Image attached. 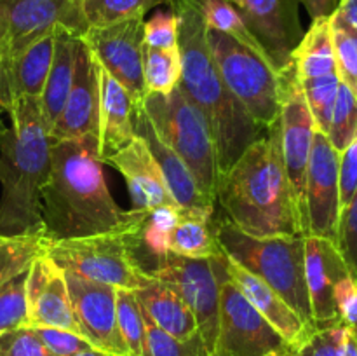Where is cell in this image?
Listing matches in <instances>:
<instances>
[{
  "instance_id": "cell-1",
  "label": "cell",
  "mask_w": 357,
  "mask_h": 356,
  "mask_svg": "<svg viewBox=\"0 0 357 356\" xmlns=\"http://www.w3.org/2000/svg\"><path fill=\"white\" fill-rule=\"evenodd\" d=\"M98 135L52 142L51 170L42 191V223L51 241L119 229L139 209L119 208L107 187Z\"/></svg>"
},
{
  "instance_id": "cell-2",
  "label": "cell",
  "mask_w": 357,
  "mask_h": 356,
  "mask_svg": "<svg viewBox=\"0 0 357 356\" xmlns=\"http://www.w3.org/2000/svg\"><path fill=\"white\" fill-rule=\"evenodd\" d=\"M167 6L178 16L181 58L178 86L204 115L215 142L218 173L223 177L251 143L267 135V129L255 122L223 82L209 52L206 24L197 7L190 0H167Z\"/></svg>"
},
{
  "instance_id": "cell-3",
  "label": "cell",
  "mask_w": 357,
  "mask_h": 356,
  "mask_svg": "<svg viewBox=\"0 0 357 356\" xmlns=\"http://www.w3.org/2000/svg\"><path fill=\"white\" fill-rule=\"evenodd\" d=\"M216 202L237 229L251 236H305L274 122L220 177Z\"/></svg>"
},
{
  "instance_id": "cell-4",
  "label": "cell",
  "mask_w": 357,
  "mask_h": 356,
  "mask_svg": "<svg viewBox=\"0 0 357 356\" xmlns=\"http://www.w3.org/2000/svg\"><path fill=\"white\" fill-rule=\"evenodd\" d=\"M7 114L10 126H0V234L38 232L44 230L42 191L51 170V129L40 98H20Z\"/></svg>"
},
{
  "instance_id": "cell-5",
  "label": "cell",
  "mask_w": 357,
  "mask_h": 356,
  "mask_svg": "<svg viewBox=\"0 0 357 356\" xmlns=\"http://www.w3.org/2000/svg\"><path fill=\"white\" fill-rule=\"evenodd\" d=\"M215 227L223 255L267 283L314 328L305 283V236H251L225 215Z\"/></svg>"
},
{
  "instance_id": "cell-6",
  "label": "cell",
  "mask_w": 357,
  "mask_h": 356,
  "mask_svg": "<svg viewBox=\"0 0 357 356\" xmlns=\"http://www.w3.org/2000/svg\"><path fill=\"white\" fill-rule=\"evenodd\" d=\"M146 213L139 212L131 223L107 232L51 241L47 255L63 271L135 292L150 276L136 258Z\"/></svg>"
},
{
  "instance_id": "cell-7",
  "label": "cell",
  "mask_w": 357,
  "mask_h": 356,
  "mask_svg": "<svg viewBox=\"0 0 357 356\" xmlns=\"http://www.w3.org/2000/svg\"><path fill=\"white\" fill-rule=\"evenodd\" d=\"M142 105L157 136L183 159L204 195L216 202L220 173L215 142L197 105L180 86L169 94H146Z\"/></svg>"
},
{
  "instance_id": "cell-8",
  "label": "cell",
  "mask_w": 357,
  "mask_h": 356,
  "mask_svg": "<svg viewBox=\"0 0 357 356\" xmlns=\"http://www.w3.org/2000/svg\"><path fill=\"white\" fill-rule=\"evenodd\" d=\"M215 65L230 93L258 126L267 129L279 112V72L267 58L223 31L206 28Z\"/></svg>"
},
{
  "instance_id": "cell-9",
  "label": "cell",
  "mask_w": 357,
  "mask_h": 356,
  "mask_svg": "<svg viewBox=\"0 0 357 356\" xmlns=\"http://www.w3.org/2000/svg\"><path fill=\"white\" fill-rule=\"evenodd\" d=\"M222 257L187 258L167 253L159 258L150 276L169 285L183 299L197 323L209 355L216 356Z\"/></svg>"
},
{
  "instance_id": "cell-10",
  "label": "cell",
  "mask_w": 357,
  "mask_h": 356,
  "mask_svg": "<svg viewBox=\"0 0 357 356\" xmlns=\"http://www.w3.org/2000/svg\"><path fill=\"white\" fill-rule=\"evenodd\" d=\"M274 124L278 129L282 164L302 216L303 234H305L303 195H305L307 166L312 150L316 124L303 96L293 61L284 70H279V112Z\"/></svg>"
},
{
  "instance_id": "cell-11",
  "label": "cell",
  "mask_w": 357,
  "mask_h": 356,
  "mask_svg": "<svg viewBox=\"0 0 357 356\" xmlns=\"http://www.w3.org/2000/svg\"><path fill=\"white\" fill-rule=\"evenodd\" d=\"M289 346L271 323L243 295L225 269L220 265V311L216 356H264L288 351Z\"/></svg>"
},
{
  "instance_id": "cell-12",
  "label": "cell",
  "mask_w": 357,
  "mask_h": 356,
  "mask_svg": "<svg viewBox=\"0 0 357 356\" xmlns=\"http://www.w3.org/2000/svg\"><path fill=\"white\" fill-rule=\"evenodd\" d=\"M58 24L82 35L79 0H0V75L20 52Z\"/></svg>"
},
{
  "instance_id": "cell-13",
  "label": "cell",
  "mask_w": 357,
  "mask_h": 356,
  "mask_svg": "<svg viewBox=\"0 0 357 356\" xmlns=\"http://www.w3.org/2000/svg\"><path fill=\"white\" fill-rule=\"evenodd\" d=\"M340 152L335 150L324 133H314L312 150L305 177L303 216L305 236H317L337 244L340 220Z\"/></svg>"
},
{
  "instance_id": "cell-14",
  "label": "cell",
  "mask_w": 357,
  "mask_h": 356,
  "mask_svg": "<svg viewBox=\"0 0 357 356\" xmlns=\"http://www.w3.org/2000/svg\"><path fill=\"white\" fill-rule=\"evenodd\" d=\"M143 24V17H131L105 27H89L80 35L94 59L129 91L136 103L146 96L142 70Z\"/></svg>"
},
{
  "instance_id": "cell-15",
  "label": "cell",
  "mask_w": 357,
  "mask_h": 356,
  "mask_svg": "<svg viewBox=\"0 0 357 356\" xmlns=\"http://www.w3.org/2000/svg\"><path fill=\"white\" fill-rule=\"evenodd\" d=\"M244 24L253 34L275 70L293 61L303 38L298 17L300 0H232Z\"/></svg>"
},
{
  "instance_id": "cell-16",
  "label": "cell",
  "mask_w": 357,
  "mask_h": 356,
  "mask_svg": "<svg viewBox=\"0 0 357 356\" xmlns=\"http://www.w3.org/2000/svg\"><path fill=\"white\" fill-rule=\"evenodd\" d=\"M73 313L84 337L108 356H129L117 328V288L65 271Z\"/></svg>"
},
{
  "instance_id": "cell-17",
  "label": "cell",
  "mask_w": 357,
  "mask_h": 356,
  "mask_svg": "<svg viewBox=\"0 0 357 356\" xmlns=\"http://www.w3.org/2000/svg\"><path fill=\"white\" fill-rule=\"evenodd\" d=\"M26 327H51L84 337L82 327L73 313L65 271L47 253L35 258L26 271ZM86 339V337H84Z\"/></svg>"
},
{
  "instance_id": "cell-18",
  "label": "cell",
  "mask_w": 357,
  "mask_h": 356,
  "mask_svg": "<svg viewBox=\"0 0 357 356\" xmlns=\"http://www.w3.org/2000/svg\"><path fill=\"white\" fill-rule=\"evenodd\" d=\"M132 126H135V135L139 136L146 143L150 154L153 156L155 163L159 164L164 180L167 184V188H169L174 202L183 212V215L213 218L216 202L211 201L208 195H204V192L199 187L197 180L192 175V171L183 163V159L176 152H173L157 136L155 129H153L142 101H138L135 107Z\"/></svg>"
},
{
  "instance_id": "cell-19",
  "label": "cell",
  "mask_w": 357,
  "mask_h": 356,
  "mask_svg": "<svg viewBox=\"0 0 357 356\" xmlns=\"http://www.w3.org/2000/svg\"><path fill=\"white\" fill-rule=\"evenodd\" d=\"M98 105H100L98 61L80 37L73 82L65 105L51 128L52 142L98 135Z\"/></svg>"
},
{
  "instance_id": "cell-20",
  "label": "cell",
  "mask_w": 357,
  "mask_h": 356,
  "mask_svg": "<svg viewBox=\"0 0 357 356\" xmlns=\"http://www.w3.org/2000/svg\"><path fill=\"white\" fill-rule=\"evenodd\" d=\"M351 274L337 244L317 236H305V283L314 328L340 325L335 306V286Z\"/></svg>"
},
{
  "instance_id": "cell-21",
  "label": "cell",
  "mask_w": 357,
  "mask_h": 356,
  "mask_svg": "<svg viewBox=\"0 0 357 356\" xmlns=\"http://www.w3.org/2000/svg\"><path fill=\"white\" fill-rule=\"evenodd\" d=\"M105 163L112 164L126 178L131 209L150 212L159 206H178L167 188L159 164L139 136H135L131 143L108 157Z\"/></svg>"
},
{
  "instance_id": "cell-22",
  "label": "cell",
  "mask_w": 357,
  "mask_h": 356,
  "mask_svg": "<svg viewBox=\"0 0 357 356\" xmlns=\"http://www.w3.org/2000/svg\"><path fill=\"white\" fill-rule=\"evenodd\" d=\"M225 269L229 278L236 283L243 295L253 304L255 309L274 327V330L281 335L289 349H295L296 346L302 344L303 339L310 332L316 330V328H310L278 292H274L267 283L261 281L253 272L246 271L227 257Z\"/></svg>"
},
{
  "instance_id": "cell-23",
  "label": "cell",
  "mask_w": 357,
  "mask_h": 356,
  "mask_svg": "<svg viewBox=\"0 0 357 356\" xmlns=\"http://www.w3.org/2000/svg\"><path fill=\"white\" fill-rule=\"evenodd\" d=\"M100 77V105H98V154L107 161L135 138L136 101L122 84H119L103 66L98 63Z\"/></svg>"
},
{
  "instance_id": "cell-24",
  "label": "cell",
  "mask_w": 357,
  "mask_h": 356,
  "mask_svg": "<svg viewBox=\"0 0 357 356\" xmlns=\"http://www.w3.org/2000/svg\"><path fill=\"white\" fill-rule=\"evenodd\" d=\"M143 316L155 327L173 335L178 341H187L197 334V323L180 295L166 283L149 276L143 286L135 290Z\"/></svg>"
},
{
  "instance_id": "cell-25",
  "label": "cell",
  "mask_w": 357,
  "mask_h": 356,
  "mask_svg": "<svg viewBox=\"0 0 357 356\" xmlns=\"http://www.w3.org/2000/svg\"><path fill=\"white\" fill-rule=\"evenodd\" d=\"M79 44L80 35L77 31L70 30L65 24H58L54 28V47H52L51 66H49L44 91L40 94L42 114H44L49 129L58 119L66 96H68L70 87H72Z\"/></svg>"
},
{
  "instance_id": "cell-26",
  "label": "cell",
  "mask_w": 357,
  "mask_h": 356,
  "mask_svg": "<svg viewBox=\"0 0 357 356\" xmlns=\"http://www.w3.org/2000/svg\"><path fill=\"white\" fill-rule=\"evenodd\" d=\"M330 17L312 20V24L303 34V38L293 54V63L300 82L337 73Z\"/></svg>"
},
{
  "instance_id": "cell-27",
  "label": "cell",
  "mask_w": 357,
  "mask_h": 356,
  "mask_svg": "<svg viewBox=\"0 0 357 356\" xmlns=\"http://www.w3.org/2000/svg\"><path fill=\"white\" fill-rule=\"evenodd\" d=\"M169 251L187 258H213L223 255L213 218L181 215L171 232Z\"/></svg>"
},
{
  "instance_id": "cell-28",
  "label": "cell",
  "mask_w": 357,
  "mask_h": 356,
  "mask_svg": "<svg viewBox=\"0 0 357 356\" xmlns=\"http://www.w3.org/2000/svg\"><path fill=\"white\" fill-rule=\"evenodd\" d=\"M49 243L44 230L16 236L0 234V286L26 272L35 258L47 253Z\"/></svg>"
},
{
  "instance_id": "cell-29",
  "label": "cell",
  "mask_w": 357,
  "mask_h": 356,
  "mask_svg": "<svg viewBox=\"0 0 357 356\" xmlns=\"http://www.w3.org/2000/svg\"><path fill=\"white\" fill-rule=\"evenodd\" d=\"M142 70L146 94H169L180 84V45L171 49H157L143 44Z\"/></svg>"
},
{
  "instance_id": "cell-30",
  "label": "cell",
  "mask_w": 357,
  "mask_h": 356,
  "mask_svg": "<svg viewBox=\"0 0 357 356\" xmlns=\"http://www.w3.org/2000/svg\"><path fill=\"white\" fill-rule=\"evenodd\" d=\"M160 3H167V0H79V13L86 30L89 27H105L131 17H143Z\"/></svg>"
},
{
  "instance_id": "cell-31",
  "label": "cell",
  "mask_w": 357,
  "mask_h": 356,
  "mask_svg": "<svg viewBox=\"0 0 357 356\" xmlns=\"http://www.w3.org/2000/svg\"><path fill=\"white\" fill-rule=\"evenodd\" d=\"M335 61L340 82L357 96V34L335 10L330 17Z\"/></svg>"
},
{
  "instance_id": "cell-32",
  "label": "cell",
  "mask_w": 357,
  "mask_h": 356,
  "mask_svg": "<svg viewBox=\"0 0 357 356\" xmlns=\"http://www.w3.org/2000/svg\"><path fill=\"white\" fill-rule=\"evenodd\" d=\"M117 328L128 348L129 356L143 355V341H145V318L135 292L117 288Z\"/></svg>"
},
{
  "instance_id": "cell-33",
  "label": "cell",
  "mask_w": 357,
  "mask_h": 356,
  "mask_svg": "<svg viewBox=\"0 0 357 356\" xmlns=\"http://www.w3.org/2000/svg\"><path fill=\"white\" fill-rule=\"evenodd\" d=\"M326 136L338 152H344L357 138V96L342 82Z\"/></svg>"
},
{
  "instance_id": "cell-34",
  "label": "cell",
  "mask_w": 357,
  "mask_h": 356,
  "mask_svg": "<svg viewBox=\"0 0 357 356\" xmlns=\"http://www.w3.org/2000/svg\"><path fill=\"white\" fill-rule=\"evenodd\" d=\"M145 318V316H143ZM142 356H211L204 341L199 335H192L187 341H178L145 318V341Z\"/></svg>"
},
{
  "instance_id": "cell-35",
  "label": "cell",
  "mask_w": 357,
  "mask_h": 356,
  "mask_svg": "<svg viewBox=\"0 0 357 356\" xmlns=\"http://www.w3.org/2000/svg\"><path fill=\"white\" fill-rule=\"evenodd\" d=\"M300 86H302L303 96L309 105L310 114H312L316 129L326 135L338 87H340V77H338V73H333V75L321 77V79L300 82Z\"/></svg>"
},
{
  "instance_id": "cell-36",
  "label": "cell",
  "mask_w": 357,
  "mask_h": 356,
  "mask_svg": "<svg viewBox=\"0 0 357 356\" xmlns=\"http://www.w3.org/2000/svg\"><path fill=\"white\" fill-rule=\"evenodd\" d=\"M26 272L16 276L0 286V334L26 327Z\"/></svg>"
},
{
  "instance_id": "cell-37",
  "label": "cell",
  "mask_w": 357,
  "mask_h": 356,
  "mask_svg": "<svg viewBox=\"0 0 357 356\" xmlns=\"http://www.w3.org/2000/svg\"><path fill=\"white\" fill-rule=\"evenodd\" d=\"M345 325L316 328L310 332L302 344L291 349V356H342L344 349Z\"/></svg>"
},
{
  "instance_id": "cell-38",
  "label": "cell",
  "mask_w": 357,
  "mask_h": 356,
  "mask_svg": "<svg viewBox=\"0 0 357 356\" xmlns=\"http://www.w3.org/2000/svg\"><path fill=\"white\" fill-rule=\"evenodd\" d=\"M337 248L352 278L357 279V194L340 213L337 234Z\"/></svg>"
},
{
  "instance_id": "cell-39",
  "label": "cell",
  "mask_w": 357,
  "mask_h": 356,
  "mask_svg": "<svg viewBox=\"0 0 357 356\" xmlns=\"http://www.w3.org/2000/svg\"><path fill=\"white\" fill-rule=\"evenodd\" d=\"M143 44L149 47H178V16L173 10H159L143 24Z\"/></svg>"
},
{
  "instance_id": "cell-40",
  "label": "cell",
  "mask_w": 357,
  "mask_h": 356,
  "mask_svg": "<svg viewBox=\"0 0 357 356\" xmlns=\"http://www.w3.org/2000/svg\"><path fill=\"white\" fill-rule=\"evenodd\" d=\"M0 356H54L33 328L21 327L0 334Z\"/></svg>"
},
{
  "instance_id": "cell-41",
  "label": "cell",
  "mask_w": 357,
  "mask_h": 356,
  "mask_svg": "<svg viewBox=\"0 0 357 356\" xmlns=\"http://www.w3.org/2000/svg\"><path fill=\"white\" fill-rule=\"evenodd\" d=\"M33 330L40 337V341L44 342L45 348L54 356H73L77 353H82L86 349L94 348L82 335L73 334V332L68 330H61V328L35 327Z\"/></svg>"
},
{
  "instance_id": "cell-42",
  "label": "cell",
  "mask_w": 357,
  "mask_h": 356,
  "mask_svg": "<svg viewBox=\"0 0 357 356\" xmlns=\"http://www.w3.org/2000/svg\"><path fill=\"white\" fill-rule=\"evenodd\" d=\"M338 184H340V213L344 212L357 194V138L344 152H340L338 168Z\"/></svg>"
},
{
  "instance_id": "cell-43",
  "label": "cell",
  "mask_w": 357,
  "mask_h": 356,
  "mask_svg": "<svg viewBox=\"0 0 357 356\" xmlns=\"http://www.w3.org/2000/svg\"><path fill=\"white\" fill-rule=\"evenodd\" d=\"M335 306L340 323L357 328V279L344 276L335 286Z\"/></svg>"
},
{
  "instance_id": "cell-44",
  "label": "cell",
  "mask_w": 357,
  "mask_h": 356,
  "mask_svg": "<svg viewBox=\"0 0 357 356\" xmlns=\"http://www.w3.org/2000/svg\"><path fill=\"white\" fill-rule=\"evenodd\" d=\"M310 14L312 20H319V17H330L335 10L340 6V0H300Z\"/></svg>"
},
{
  "instance_id": "cell-45",
  "label": "cell",
  "mask_w": 357,
  "mask_h": 356,
  "mask_svg": "<svg viewBox=\"0 0 357 356\" xmlns=\"http://www.w3.org/2000/svg\"><path fill=\"white\" fill-rule=\"evenodd\" d=\"M337 13L357 34V0H345L338 6Z\"/></svg>"
},
{
  "instance_id": "cell-46",
  "label": "cell",
  "mask_w": 357,
  "mask_h": 356,
  "mask_svg": "<svg viewBox=\"0 0 357 356\" xmlns=\"http://www.w3.org/2000/svg\"><path fill=\"white\" fill-rule=\"evenodd\" d=\"M73 356H108V355H105V353L100 351V349L91 348V349H86V351H82V353H77V355H73Z\"/></svg>"
},
{
  "instance_id": "cell-47",
  "label": "cell",
  "mask_w": 357,
  "mask_h": 356,
  "mask_svg": "<svg viewBox=\"0 0 357 356\" xmlns=\"http://www.w3.org/2000/svg\"><path fill=\"white\" fill-rule=\"evenodd\" d=\"M289 353H291V349H288V351H274V353H268V355H264V356H289Z\"/></svg>"
},
{
  "instance_id": "cell-48",
  "label": "cell",
  "mask_w": 357,
  "mask_h": 356,
  "mask_svg": "<svg viewBox=\"0 0 357 356\" xmlns=\"http://www.w3.org/2000/svg\"><path fill=\"white\" fill-rule=\"evenodd\" d=\"M342 2H345V0H340V3H342Z\"/></svg>"
},
{
  "instance_id": "cell-49",
  "label": "cell",
  "mask_w": 357,
  "mask_h": 356,
  "mask_svg": "<svg viewBox=\"0 0 357 356\" xmlns=\"http://www.w3.org/2000/svg\"><path fill=\"white\" fill-rule=\"evenodd\" d=\"M289 356H291V353H289Z\"/></svg>"
},
{
  "instance_id": "cell-50",
  "label": "cell",
  "mask_w": 357,
  "mask_h": 356,
  "mask_svg": "<svg viewBox=\"0 0 357 356\" xmlns=\"http://www.w3.org/2000/svg\"><path fill=\"white\" fill-rule=\"evenodd\" d=\"M0 114H2V112H0ZM0 126H2V124H0Z\"/></svg>"
}]
</instances>
